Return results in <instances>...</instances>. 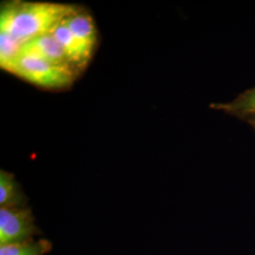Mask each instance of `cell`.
I'll list each match as a JSON object with an SVG mask.
<instances>
[{
	"label": "cell",
	"instance_id": "9",
	"mask_svg": "<svg viewBox=\"0 0 255 255\" xmlns=\"http://www.w3.org/2000/svg\"><path fill=\"white\" fill-rule=\"evenodd\" d=\"M52 250V243L46 238L30 239L25 242L0 246V255H46Z\"/></svg>",
	"mask_w": 255,
	"mask_h": 255
},
{
	"label": "cell",
	"instance_id": "3",
	"mask_svg": "<svg viewBox=\"0 0 255 255\" xmlns=\"http://www.w3.org/2000/svg\"><path fill=\"white\" fill-rule=\"evenodd\" d=\"M41 235L29 207H0V246L25 242Z\"/></svg>",
	"mask_w": 255,
	"mask_h": 255
},
{
	"label": "cell",
	"instance_id": "11",
	"mask_svg": "<svg viewBox=\"0 0 255 255\" xmlns=\"http://www.w3.org/2000/svg\"><path fill=\"white\" fill-rule=\"evenodd\" d=\"M247 122H248V123H249V124H250L252 127L254 128L255 130V118H254V119H250V120H248Z\"/></svg>",
	"mask_w": 255,
	"mask_h": 255
},
{
	"label": "cell",
	"instance_id": "5",
	"mask_svg": "<svg viewBox=\"0 0 255 255\" xmlns=\"http://www.w3.org/2000/svg\"><path fill=\"white\" fill-rule=\"evenodd\" d=\"M64 23L73 34L85 55L91 59L98 41V31L94 19L87 12L80 9L64 20Z\"/></svg>",
	"mask_w": 255,
	"mask_h": 255
},
{
	"label": "cell",
	"instance_id": "7",
	"mask_svg": "<svg viewBox=\"0 0 255 255\" xmlns=\"http://www.w3.org/2000/svg\"><path fill=\"white\" fill-rule=\"evenodd\" d=\"M211 108L222 111L231 117L247 122L255 118V87L238 95L230 102L214 103Z\"/></svg>",
	"mask_w": 255,
	"mask_h": 255
},
{
	"label": "cell",
	"instance_id": "6",
	"mask_svg": "<svg viewBox=\"0 0 255 255\" xmlns=\"http://www.w3.org/2000/svg\"><path fill=\"white\" fill-rule=\"evenodd\" d=\"M50 33L62 46L70 64L75 69L82 68L89 62L90 59L85 55L64 21L57 25Z\"/></svg>",
	"mask_w": 255,
	"mask_h": 255
},
{
	"label": "cell",
	"instance_id": "8",
	"mask_svg": "<svg viewBox=\"0 0 255 255\" xmlns=\"http://www.w3.org/2000/svg\"><path fill=\"white\" fill-rule=\"evenodd\" d=\"M27 196L22 191L14 175L6 170L0 171V207H27Z\"/></svg>",
	"mask_w": 255,
	"mask_h": 255
},
{
	"label": "cell",
	"instance_id": "10",
	"mask_svg": "<svg viewBox=\"0 0 255 255\" xmlns=\"http://www.w3.org/2000/svg\"><path fill=\"white\" fill-rule=\"evenodd\" d=\"M22 46L23 45L14 38L0 32V66L2 69L9 72L21 53Z\"/></svg>",
	"mask_w": 255,
	"mask_h": 255
},
{
	"label": "cell",
	"instance_id": "2",
	"mask_svg": "<svg viewBox=\"0 0 255 255\" xmlns=\"http://www.w3.org/2000/svg\"><path fill=\"white\" fill-rule=\"evenodd\" d=\"M9 72L37 87L49 90L70 87L76 73L70 68L61 67L34 55L25 53H20Z\"/></svg>",
	"mask_w": 255,
	"mask_h": 255
},
{
	"label": "cell",
	"instance_id": "4",
	"mask_svg": "<svg viewBox=\"0 0 255 255\" xmlns=\"http://www.w3.org/2000/svg\"><path fill=\"white\" fill-rule=\"evenodd\" d=\"M21 53L34 55L55 65L70 68L76 71L72 64H70L63 47L51 33L33 38L25 43L22 46Z\"/></svg>",
	"mask_w": 255,
	"mask_h": 255
},
{
	"label": "cell",
	"instance_id": "1",
	"mask_svg": "<svg viewBox=\"0 0 255 255\" xmlns=\"http://www.w3.org/2000/svg\"><path fill=\"white\" fill-rule=\"evenodd\" d=\"M80 9L76 5L63 3L5 2L0 10V32L9 34L24 45L33 38L50 33L57 25Z\"/></svg>",
	"mask_w": 255,
	"mask_h": 255
}]
</instances>
